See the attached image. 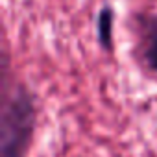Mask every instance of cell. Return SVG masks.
Listing matches in <instances>:
<instances>
[{
    "label": "cell",
    "instance_id": "obj_1",
    "mask_svg": "<svg viewBox=\"0 0 157 157\" xmlns=\"http://www.w3.org/2000/svg\"><path fill=\"white\" fill-rule=\"evenodd\" d=\"M37 124L35 94L19 85L6 100L0 118V157H26Z\"/></svg>",
    "mask_w": 157,
    "mask_h": 157
},
{
    "label": "cell",
    "instance_id": "obj_2",
    "mask_svg": "<svg viewBox=\"0 0 157 157\" xmlns=\"http://www.w3.org/2000/svg\"><path fill=\"white\" fill-rule=\"evenodd\" d=\"M144 39V63L151 72H157V13L139 19Z\"/></svg>",
    "mask_w": 157,
    "mask_h": 157
},
{
    "label": "cell",
    "instance_id": "obj_3",
    "mask_svg": "<svg viewBox=\"0 0 157 157\" xmlns=\"http://www.w3.org/2000/svg\"><path fill=\"white\" fill-rule=\"evenodd\" d=\"M113 22H115V10L111 6H104L96 17V37L102 50H113Z\"/></svg>",
    "mask_w": 157,
    "mask_h": 157
}]
</instances>
